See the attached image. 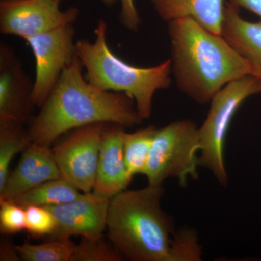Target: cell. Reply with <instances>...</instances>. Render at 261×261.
I'll list each match as a JSON object with an SVG mask.
<instances>
[{
	"mask_svg": "<svg viewBox=\"0 0 261 261\" xmlns=\"http://www.w3.org/2000/svg\"><path fill=\"white\" fill-rule=\"evenodd\" d=\"M163 185L119 192L110 200L107 238L123 260L197 261L202 249L193 231L175 232L172 218L161 207Z\"/></svg>",
	"mask_w": 261,
	"mask_h": 261,
	"instance_id": "cell-1",
	"label": "cell"
},
{
	"mask_svg": "<svg viewBox=\"0 0 261 261\" xmlns=\"http://www.w3.org/2000/svg\"><path fill=\"white\" fill-rule=\"evenodd\" d=\"M82 67L75 57L62 72L40 112L29 120L27 132L33 143L49 147L63 134L94 123L127 128L142 124L144 120L132 97L94 87L82 75Z\"/></svg>",
	"mask_w": 261,
	"mask_h": 261,
	"instance_id": "cell-2",
	"label": "cell"
},
{
	"mask_svg": "<svg viewBox=\"0 0 261 261\" xmlns=\"http://www.w3.org/2000/svg\"><path fill=\"white\" fill-rule=\"evenodd\" d=\"M172 73L181 92L199 104L211 102L226 84L252 75L250 65L221 34L190 18L168 23Z\"/></svg>",
	"mask_w": 261,
	"mask_h": 261,
	"instance_id": "cell-3",
	"label": "cell"
},
{
	"mask_svg": "<svg viewBox=\"0 0 261 261\" xmlns=\"http://www.w3.org/2000/svg\"><path fill=\"white\" fill-rule=\"evenodd\" d=\"M107 28L106 21L100 19L94 30V42L83 39L75 42L77 56L87 70L86 80L102 90L128 94L135 100L142 119H148L154 94L171 84V59L149 68L128 64L108 46Z\"/></svg>",
	"mask_w": 261,
	"mask_h": 261,
	"instance_id": "cell-4",
	"label": "cell"
},
{
	"mask_svg": "<svg viewBox=\"0 0 261 261\" xmlns=\"http://www.w3.org/2000/svg\"><path fill=\"white\" fill-rule=\"evenodd\" d=\"M200 142L199 128L190 120H179L158 129L144 175L149 185L175 178L185 186L198 178Z\"/></svg>",
	"mask_w": 261,
	"mask_h": 261,
	"instance_id": "cell-5",
	"label": "cell"
},
{
	"mask_svg": "<svg viewBox=\"0 0 261 261\" xmlns=\"http://www.w3.org/2000/svg\"><path fill=\"white\" fill-rule=\"evenodd\" d=\"M260 92L261 81L252 75L226 84L213 98L208 114L199 128L200 166L211 171L223 186L228 183L224 148L228 128L240 106Z\"/></svg>",
	"mask_w": 261,
	"mask_h": 261,
	"instance_id": "cell-6",
	"label": "cell"
},
{
	"mask_svg": "<svg viewBox=\"0 0 261 261\" xmlns=\"http://www.w3.org/2000/svg\"><path fill=\"white\" fill-rule=\"evenodd\" d=\"M75 34L73 24H69L24 39L35 58L36 75L32 99L36 107H42L62 72L77 56Z\"/></svg>",
	"mask_w": 261,
	"mask_h": 261,
	"instance_id": "cell-7",
	"label": "cell"
},
{
	"mask_svg": "<svg viewBox=\"0 0 261 261\" xmlns=\"http://www.w3.org/2000/svg\"><path fill=\"white\" fill-rule=\"evenodd\" d=\"M106 126L94 123L70 130L51 149L61 178L83 193L93 190Z\"/></svg>",
	"mask_w": 261,
	"mask_h": 261,
	"instance_id": "cell-8",
	"label": "cell"
},
{
	"mask_svg": "<svg viewBox=\"0 0 261 261\" xmlns=\"http://www.w3.org/2000/svg\"><path fill=\"white\" fill-rule=\"evenodd\" d=\"M58 0H1L0 32L23 39L73 24L80 10H61Z\"/></svg>",
	"mask_w": 261,
	"mask_h": 261,
	"instance_id": "cell-9",
	"label": "cell"
},
{
	"mask_svg": "<svg viewBox=\"0 0 261 261\" xmlns=\"http://www.w3.org/2000/svg\"><path fill=\"white\" fill-rule=\"evenodd\" d=\"M111 199L93 192L82 193L71 202L44 207L56 218L57 225L50 240H68L72 236L98 238L106 229Z\"/></svg>",
	"mask_w": 261,
	"mask_h": 261,
	"instance_id": "cell-10",
	"label": "cell"
},
{
	"mask_svg": "<svg viewBox=\"0 0 261 261\" xmlns=\"http://www.w3.org/2000/svg\"><path fill=\"white\" fill-rule=\"evenodd\" d=\"M33 84L23 69L14 49L0 45V118L25 123L33 107Z\"/></svg>",
	"mask_w": 261,
	"mask_h": 261,
	"instance_id": "cell-11",
	"label": "cell"
},
{
	"mask_svg": "<svg viewBox=\"0 0 261 261\" xmlns=\"http://www.w3.org/2000/svg\"><path fill=\"white\" fill-rule=\"evenodd\" d=\"M61 178L53 150L30 144L23 152L17 167L8 175L0 200H13L44 182Z\"/></svg>",
	"mask_w": 261,
	"mask_h": 261,
	"instance_id": "cell-12",
	"label": "cell"
},
{
	"mask_svg": "<svg viewBox=\"0 0 261 261\" xmlns=\"http://www.w3.org/2000/svg\"><path fill=\"white\" fill-rule=\"evenodd\" d=\"M123 128L116 124L106 126L99 152L92 192L109 199L126 190L132 181L123 153Z\"/></svg>",
	"mask_w": 261,
	"mask_h": 261,
	"instance_id": "cell-13",
	"label": "cell"
},
{
	"mask_svg": "<svg viewBox=\"0 0 261 261\" xmlns=\"http://www.w3.org/2000/svg\"><path fill=\"white\" fill-rule=\"evenodd\" d=\"M221 36L249 63L252 75L261 81V18L257 22L245 20L240 16V8L228 1L225 5Z\"/></svg>",
	"mask_w": 261,
	"mask_h": 261,
	"instance_id": "cell-14",
	"label": "cell"
},
{
	"mask_svg": "<svg viewBox=\"0 0 261 261\" xmlns=\"http://www.w3.org/2000/svg\"><path fill=\"white\" fill-rule=\"evenodd\" d=\"M164 21L193 19L202 27L221 34L225 6L224 0H151Z\"/></svg>",
	"mask_w": 261,
	"mask_h": 261,
	"instance_id": "cell-15",
	"label": "cell"
},
{
	"mask_svg": "<svg viewBox=\"0 0 261 261\" xmlns=\"http://www.w3.org/2000/svg\"><path fill=\"white\" fill-rule=\"evenodd\" d=\"M82 194L74 185L59 178L41 184L12 200L24 209L31 206L48 207L71 202Z\"/></svg>",
	"mask_w": 261,
	"mask_h": 261,
	"instance_id": "cell-16",
	"label": "cell"
},
{
	"mask_svg": "<svg viewBox=\"0 0 261 261\" xmlns=\"http://www.w3.org/2000/svg\"><path fill=\"white\" fill-rule=\"evenodd\" d=\"M23 124L0 118V190H3L9 175L12 160L32 143Z\"/></svg>",
	"mask_w": 261,
	"mask_h": 261,
	"instance_id": "cell-17",
	"label": "cell"
},
{
	"mask_svg": "<svg viewBox=\"0 0 261 261\" xmlns=\"http://www.w3.org/2000/svg\"><path fill=\"white\" fill-rule=\"evenodd\" d=\"M158 128L149 126L123 135V153L127 171L132 178L145 173Z\"/></svg>",
	"mask_w": 261,
	"mask_h": 261,
	"instance_id": "cell-18",
	"label": "cell"
},
{
	"mask_svg": "<svg viewBox=\"0 0 261 261\" xmlns=\"http://www.w3.org/2000/svg\"><path fill=\"white\" fill-rule=\"evenodd\" d=\"M75 244L68 240H51L40 245H32L25 242L15 245L21 260L24 261H70Z\"/></svg>",
	"mask_w": 261,
	"mask_h": 261,
	"instance_id": "cell-19",
	"label": "cell"
},
{
	"mask_svg": "<svg viewBox=\"0 0 261 261\" xmlns=\"http://www.w3.org/2000/svg\"><path fill=\"white\" fill-rule=\"evenodd\" d=\"M123 257L104 237L82 238L75 245L70 261H121Z\"/></svg>",
	"mask_w": 261,
	"mask_h": 261,
	"instance_id": "cell-20",
	"label": "cell"
},
{
	"mask_svg": "<svg viewBox=\"0 0 261 261\" xmlns=\"http://www.w3.org/2000/svg\"><path fill=\"white\" fill-rule=\"evenodd\" d=\"M27 228V214L21 206L12 200H0V231L5 236Z\"/></svg>",
	"mask_w": 261,
	"mask_h": 261,
	"instance_id": "cell-21",
	"label": "cell"
},
{
	"mask_svg": "<svg viewBox=\"0 0 261 261\" xmlns=\"http://www.w3.org/2000/svg\"><path fill=\"white\" fill-rule=\"evenodd\" d=\"M27 214V231L32 237L40 238L51 236L56 228V220L47 208L31 206L25 209Z\"/></svg>",
	"mask_w": 261,
	"mask_h": 261,
	"instance_id": "cell-22",
	"label": "cell"
},
{
	"mask_svg": "<svg viewBox=\"0 0 261 261\" xmlns=\"http://www.w3.org/2000/svg\"><path fill=\"white\" fill-rule=\"evenodd\" d=\"M106 6H111L117 2H121V13L120 21L122 25L130 31L138 32L140 25V18L136 9L134 0H100Z\"/></svg>",
	"mask_w": 261,
	"mask_h": 261,
	"instance_id": "cell-23",
	"label": "cell"
},
{
	"mask_svg": "<svg viewBox=\"0 0 261 261\" xmlns=\"http://www.w3.org/2000/svg\"><path fill=\"white\" fill-rule=\"evenodd\" d=\"M0 260L18 261L21 260L17 252L16 246L10 243L9 240L3 239L0 247Z\"/></svg>",
	"mask_w": 261,
	"mask_h": 261,
	"instance_id": "cell-24",
	"label": "cell"
},
{
	"mask_svg": "<svg viewBox=\"0 0 261 261\" xmlns=\"http://www.w3.org/2000/svg\"><path fill=\"white\" fill-rule=\"evenodd\" d=\"M239 8H243L255 13L261 18V0H228Z\"/></svg>",
	"mask_w": 261,
	"mask_h": 261,
	"instance_id": "cell-25",
	"label": "cell"
},
{
	"mask_svg": "<svg viewBox=\"0 0 261 261\" xmlns=\"http://www.w3.org/2000/svg\"><path fill=\"white\" fill-rule=\"evenodd\" d=\"M58 1L61 2V0H58Z\"/></svg>",
	"mask_w": 261,
	"mask_h": 261,
	"instance_id": "cell-26",
	"label": "cell"
}]
</instances>
